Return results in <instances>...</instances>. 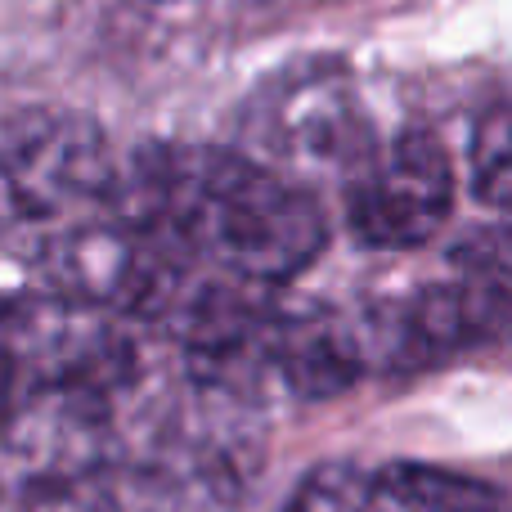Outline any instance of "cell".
<instances>
[{"label": "cell", "mask_w": 512, "mask_h": 512, "mask_svg": "<svg viewBox=\"0 0 512 512\" xmlns=\"http://www.w3.org/2000/svg\"><path fill=\"white\" fill-rule=\"evenodd\" d=\"M454 212V162L432 131H405L373 149L346 185V221L364 248H423Z\"/></svg>", "instance_id": "4"}, {"label": "cell", "mask_w": 512, "mask_h": 512, "mask_svg": "<svg viewBox=\"0 0 512 512\" xmlns=\"http://www.w3.org/2000/svg\"><path fill=\"white\" fill-rule=\"evenodd\" d=\"M113 212L194 265L256 288L297 279L328 243L310 189L225 149H144L122 176Z\"/></svg>", "instance_id": "1"}, {"label": "cell", "mask_w": 512, "mask_h": 512, "mask_svg": "<svg viewBox=\"0 0 512 512\" xmlns=\"http://www.w3.org/2000/svg\"><path fill=\"white\" fill-rule=\"evenodd\" d=\"M512 328V283L463 265L459 279L423 283L405 297L378 301L355 324L351 346L360 364L382 369H432L499 342Z\"/></svg>", "instance_id": "2"}, {"label": "cell", "mask_w": 512, "mask_h": 512, "mask_svg": "<svg viewBox=\"0 0 512 512\" xmlns=\"http://www.w3.org/2000/svg\"><path fill=\"white\" fill-rule=\"evenodd\" d=\"M283 512H414L387 472H360L351 463H324L306 472Z\"/></svg>", "instance_id": "6"}, {"label": "cell", "mask_w": 512, "mask_h": 512, "mask_svg": "<svg viewBox=\"0 0 512 512\" xmlns=\"http://www.w3.org/2000/svg\"><path fill=\"white\" fill-rule=\"evenodd\" d=\"M472 194L490 212H512V108H495L477 122L468 149Z\"/></svg>", "instance_id": "8"}, {"label": "cell", "mask_w": 512, "mask_h": 512, "mask_svg": "<svg viewBox=\"0 0 512 512\" xmlns=\"http://www.w3.org/2000/svg\"><path fill=\"white\" fill-rule=\"evenodd\" d=\"M122 176L90 117L63 108H18L5 122V212L9 221H54L113 203Z\"/></svg>", "instance_id": "3"}, {"label": "cell", "mask_w": 512, "mask_h": 512, "mask_svg": "<svg viewBox=\"0 0 512 512\" xmlns=\"http://www.w3.org/2000/svg\"><path fill=\"white\" fill-rule=\"evenodd\" d=\"M248 135L274 158L292 162H328V167H360L373 158L369 126L351 81L333 63L292 68L274 77L256 95L248 113Z\"/></svg>", "instance_id": "5"}, {"label": "cell", "mask_w": 512, "mask_h": 512, "mask_svg": "<svg viewBox=\"0 0 512 512\" xmlns=\"http://www.w3.org/2000/svg\"><path fill=\"white\" fill-rule=\"evenodd\" d=\"M387 481L405 495L414 512H512L490 481L432 468V463H391Z\"/></svg>", "instance_id": "7"}, {"label": "cell", "mask_w": 512, "mask_h": 512, "mask_svg": "<svg viewBox=\"0 0 512 512\" xmlns=\"http://www.w3.org/2000/svg\"><path fill=\"white\" fill-rule=\"evenodd\" d=\"M459 265H477V270H490L504 283H512V225H499V230H486L472 243H463Z\"/></svg>", "instance_id": "9"}]
</instances>
